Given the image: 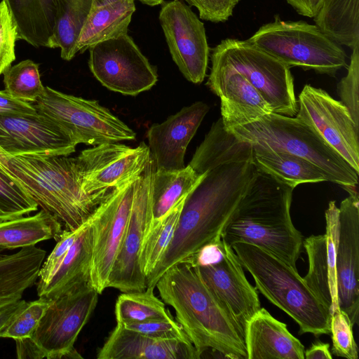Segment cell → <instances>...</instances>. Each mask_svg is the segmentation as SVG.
Instances as JSON below:
<instances>
[{
	"label": "cell",
	"instance_id": "cell-1",
	"mask_svg": "<svg viewBox=\"0 0 359 359\" xmlns=\"http://www.w3.org/2000/svg\"><path fill=\"white\" fill-rule=\"evenodd\" d=\"M256 171L252 159L224 163L205 173L186 197L173 237L147 277V287H155L162 274L175 264L194 257L205 246L222 239Z\"/></svg>",
	"mask_w": 359,
	"mask_h": 359
},
{
	"label": "cell",
	"instance_id": "cell-2",
	"mask_svg": "<svg viewBox=\"0 0 359 359\" xmlns=\"http://www.w3.org/2000/svg\"><path fill=\"white\" fill-rule=\"evenodd\" d=\"M201 358L212 349L225 358L247 359L244 332L203 280L193 259L166 270L156 287Z\"/></svg>",
	"mask_w": 359,
	"mask_h": 359
},
{
	"label": "cell",
	"instance_id": "cell-3",
	"mask_svg": "<svg viewBox=\"0 0 359 359\" xmlns=\"http://www.w3.org/2000/svg\"><path fill=\"white\" fill-rule=\"evenodd\" d=\"M293 189L257 167L222 240L230 245L238 242L257 245L297 270L304 240L290 216Z\"/></svg>",
	"mask_w": 359,
	"mask_h": 359
},
{
	"label": "cell",
	"instance_id": "cell-4",
	"mask_svg": "<svg viewBox=\"0 0 359 359\" xmlns=\"http://www.w3.org/2000/svg\"><path fill=\"white\" fill-rule=\"evenodd\" d=\"M7 171L41 209L74 231L84 224L109 194H88L82 188L76 157L16 156L8 158Z\"/></svg>",
	"mask_w": 359,
	"mask_h": 359
},
{
	"label": "cell",
	"instance_id": "cell-5",
	"mask_svg": "<svg viewBox=\"0 0 359 359\" xmlns=\"http://www.w3.org/2000/svg\"><path fill=\"white\" fill-rule=\"evenodd\" d=\"M231 246L243 267L252 276L256 289L297 323L299 334H330V311L297 270L257 245L238 242Z\"/></svg>",
	"mask_w": 359,
	"mask_h": 359
},
{
	"label": "cell",
	"instance_id": "cell-6",
	"mask_svg": "<svg viewBox=\"0 0 359 359\" xmlns=\"http://www.w3.org/2000/svg\"><path fill=\"white\" fill-rule=\"evenodd\" d=\"M239 140L300 156L318 166L327 182L357 187L358 172L313 128L297 117L276 113L228 129Z\"/></svg>",
	"mask_w": 359,
	"mask_h": 359
},
{
	"label": "cell",
	"instance_id": "cell-7",
	"mask_svg": "<svg viewBox=\"0 0 359 359\" xmlns=\"http://www.w3.org/2000/svg\"><path fill=\"white\" fill-rule=\"evenodd\" d=\"M98 295L90 285H87L53 299L33 334L15 340L17 358H82L74 344L97 306Z\"/></svg>",
	"mask_w": 359,
	"mask_h": 359
},
{
	"label": "cell",
	"instance_id": "cell-8",
	"mask_svg": "<svg viewBox=\"0 0 359 359\" xmlns=\"http://www.w3.org/2000/svg\"><path fill=\"white\" fill-rule=\"evenodd\" d=\"M247 40L290 67L334 76L346 66L341 46L306 21H285L276 17Z\"/></svg>",
	"mask_w": 359,
	"mask_h": 359
},
{
	"label": "cell",
	"instance_id": "cell-9",
	"mask_svg": "<svg viewBox=\"0 0 359 359\" xmlns=\"http://www.w3.org/2000/svg\"><path fill=\"white\" fill-rule=\"evenodd\" d=\"M211 60L241 74L270 105L272 112L294 117L298 110L290 67L248 40L226 39Z\"/></svg>",
	"mask_w": 359,
	"mask_h": 359
},
{
	"label": "cell",
	"instance_id": "cell-10",
	"mask_svg": "<svg viewBox=\"0 0 359 359\" xmlns=\"http://www.w3.org/2000/svg\"><path fill=\"white\" fill-rule=\"evenodd\" d=\"M36 111L46 115L77 145H99L133 140L135 133L97 100L65 94L46 86L33 103Z\"/></svg>",
	"mask_w": 359,
	"mask_h": 359
},
{
	"label": "cell",
	"instance_id": "cell-11",
	"mask_svg": "<svg viewBox=\"0 0 359 359\" xmlns=\"http://www.w3.org/2000/svg\"><path fill=\"white\" fill-rule=\"evenodd\" d=\"M156 168L151 155L144 171L135 181L129 219L107 287L122 292L143 291L147 288L146 276L140 264V254L153 219L151 189Z\"/></svg>",
	"mask_w": 359,
	"mask_h": 359
},
{
	"label": "cell",
	"instance_id": "cell-12",
	"mask_svg": "<svg viewBox=\"0 0 359 359\" xmlns=\"http://www.w3.org/2000/svg\"><path fill=\"white\" fill-rule=\"evenodd\" d=\"M89 68L107 88L126 95L151 89L158 81L155 68L128 34L90 47Z\"/></svg>",
	"mask_w": 359,
	"mask_h": 359
},
{
	"label": "cell",
	"instance_id": "cell-13",
	"mask_svg": "<svg viewBox=\"0 0 359 359\" xmlns=\"http://www.w3.org/2000/svg\"><path fill=\"white\" fill-rule=\"evenodd\" d=\"M135 180L113 189L90 217L93 236L91 285L99 294L108 279L129 219Z\"/></svg>",
	"mask_w": 359,
	"mask_h": 359
},
{
	"label": "cell",
	"instance_id": "cell-14",
	"mask_svg": "<svg viewBox=\"0 0 359 359\" xmlns=\"http://www.w3.org/2000/svg\"><path fill=\"white\" fill-rule=\"evenodd\" d=\"M151 156L144 142L136 147L108 142L83 150L76 157L83 189L88 194H107L137 180Z\"/></svg>",
	"mask_w": 359,
	"mask_h": 359
},
{
	"label": "cell",
	"instance_id": "cell-15",
	"mask_svg": "<svg viewBox=\"0 0 359 359\" xmlns=\"http://www.w3.org/2000/svg\"><path fill=\"white\" fill-rule=\"evenodd\" d=\"M295 117L315 129L359 172V127L340 100L306 84L299 95Z\"/></svg>",
	"mask_w": 359,
	"mask_h": 359
},
{
	"label": "cell",
	"instance_id": "cell-16",
	"mask_svg": "<svg viewBox=\"0 0 359 359\" xmlns=\"http://www.w3.org/2000/svg\"><path fill=\"white\" fill-rule=\"evenodd\" d=\"M159 20L172 58L181 73L191 83H202L210 56L203 23L180 0L163 3Z\"/></svg>",
	"mask_w": 359,
	"mask_h": 359
},
{
	"label": "cell",
	"instance_id": "cell-17",
	"mask_svg": "<svg viewBox=\"0 0 359 359\" xmlns=\"http://www.w3.org/2000/svg\"><path fill=\"white\" fill-rule=\"evenodd\" d=\"M76 144L50 118L32 114L0 116V149L8 156L70 155Z\"/></svg>",
	"mask_w": 359,
	"mask_h": 359
},
{
	"label": "cell",
	"instance_id": "cell-18",
	"mask_svg": "<svg viewBox=\"0 0 359 359\" xmlns=\"http://www.w3.org/2000/svg\"><path fill=\"white\" fill-rule=\"evenodd\" d=\"M339 208V239L336 255L338 305L352 325L359 314V199L350 191Z\"/></svg>",
	"mask_w": 359,
	"mask_h": 359
},
{
	"label": "cell",
	"instance_id": "cell-19",
	"mask_svg": "<svg viewBox=\"0 0 359 359\" xmlns=\"http://www.w3.org/2000/svg\"><path fill=\"white\" fill-rule=\"evenodd\" d=\"M223 243L224 252L219 262L197 265L205 283L244 332L248 320L261 309L260 301L232 247Z\"/></svg>",
	"mask_w": 359,
	"mask_h": 359
},
{
	"label": "cell",
	"instance_id": "cell-20",
	"mask_svg": "<svg viewBox=\"0 0 359 359\" xmlns=\"http://www.w3.org/2000/svg\"><path fill=\"white\" fill-rule=\"evenodd\" d=\"M326 232L303 241L309 260L305 283L332 314L339 309L337 297L336 255L339 239V208L329 202L325 212Z\"/></svg>",
	"mask_w": 359,
	"mask_h": 359
},
{
	"label": "cell",
	"instance_id": "cell-21",
	"mask_svg": "<svg viewBox=\"0 0 359 359\" xmlns=\"http://www.w3.org/2000/svg\"><path fill=\"white\" fill-rule=\"evenodd\" d=\"M211 63L207 86L221 100V118L226 130L272 113L268 102L241 74L215 60Z\"/></svg>",
	"mask_w": 359,
	"mask_h": 359
},
{
	"label": "cell",
	"instance_id": "cell-22",
	"mask_svg": "<svg viewBox=\"0 0 359 359\" xmlns=\"http://www.w3.org/2000/svg\"><path fill=\"white\" fill-rule=\"evenodd\" d=\"M208 111L207 104L196 102L150 127L149 148L156 169L175 170L185 167L187 148Z\"/></svg>",
	"mask_w": 359,
	"mask_h": 359
},
{
	"label": "cell",
	"instance_id": "cell-23",
	"mask_svg": "<svg viewBox=\"0 0 359 359\" xmlns=\"http://www.w3.org/2000/svg\"><path fill=\"white\" fill-rule=\"evenodd\" d=\"M97 359H198L191 341L156 339L125 328L116 323Z\"/></svg>",
	"mask_w": 359,
	"mask_h": 359
},
{
	"label": "cell",
	"instance_id": "cell-24",
	"mask_svg": "<svg viewBox=\"0 0 359 359\" xmlns=\"http://www.w3.org/2000/svg\"><path fill=\"white\" fill-rule=\"evenodd\" d=\"M247 359H304V346L287 325L261 308L244 331Z\"/></svg>",
	"mask_w": 359,
	"mask_h": 359
},
{
	"label": "cell",
	"instance_id": "cell-25",
	"mask_svg": "<svg viewBox=\"0 0 359 359\" xmlns=\"http://www.w3.org/2000/svg\"><path fill=\"white\" fill-rule=\"evenodd\" d=\"M92 254L93 236L89 218L48 282L36 287L39 297L55 299L73 290L91 285Z\"/></svg>",
	"mask_w": 359,
	"mask_h": 359
},
{
	"label": "cell",
	"instance_id": "cell-26",
	"mask_svg": "<svg viewBox=\"0 0 359 359\" xmlns=\"http://www.w3.org/2000/svg\"><path fill=\"white\" fill-rule=\"evenodd\" d=\"M18 39L39 48H55V32L61 0H4Z\"/></svg>",
	"mask_w": 359,
	"mask_h": 359
},
{
	"label": "cell",
	"instance_id": "cell-27",
	"mask_svg": "<svg viewBox=\"0 0 359 359\" xmlns=\"http://www.w3.org/2000/svg\"><path fill=\"white\" fill-rule=\"evenodd\" d=\"M135 11V0L92 5L78 37L76 53H82L96 43L128 34Z\"/></svg>",
	"mask_w": 359,
	"mask_h": 359
},
{
	"label": "cell",
	"instance_id": "cell-28",
	"mask_svg": "<svg viewBox=\"0 0 359 359\" xmlns=\"http://www.w3.org/2000/svg\"><path fill=\"white\" fill-rule=\"evenodd\" d=\"M46 250L35 245L0 255V309L22 299L38 280Z\"/></svg>",
	"mask_w": 359,
	"mask_h": 359
},
{
	"label": "cell",
	"instance_id": "cell-29",
	"mask_svg": "<svg viewBox=\"0 0 359 359\" xmlns=\"http://www.w3.org/2000/svg\"><path fill=\"white\" fill-rule=\"evenodd\" d=\"M252 159V144L239 140L226 130L220 118L212 123L189 165L201 175L224 163Z\"/></svg>",
	"mask_w": 359,
	"mask_h": 359
},
{
	"label": "cell",
	"instance_id": "cell-30",
	"mask_svg": "<svg viewBox=\"0 0 359 359\" xmlns=\"http://www.w3.org/2000/svg\"><path fill=\"white\" fill-rule=\"evenodd\" d=\"M62 226L54 215L42 209L32 216L0 220V248L21 249L51 238L57 241Z\"/></svg>",
	"mask_w": 359,
	"mask_h": 359
},
{
	"label": "cell",
	"instance_id": "cell-31",
	"mask_svg": "<svg viewBox=\"0 0 359 359\" xmlns=\"http://www.w3.org/2000/svg\"><path fill=\"white\" fill-rule=\"evenodd\" d=\"M252 146L255 165L293 189L301 184L327 181L322 170L306 159L259 145Z\"/></svg>",
	"mask_w": 359,
	"mask_h": 359
},
{
	"label": "cell",
	"instance_id": "cell-32",
	"mask_svg": "<svg viewBox=\"0 0 359 359\" xmlns=\"http://www.w3.org/2000/svg\"><path fill=\"white\" fill-rule=\"evenodd\" d=\"M315 25L332 40L353 50L359 46V0H322Z\"/></svg>",
	"mask_w": 359,
	"mask_h": 359
},
{
	"label": "cell",
	"instance_id": "cell-33",
	"mask_svg": "<svg viewBox=\"0 0 359 359\" xmlns=\"http://www.w3.org/2000/svg\"><path fill=\"white\" fill-rule=\"evenodd\" d=\"M203 175L197 174L188 165L175 170L156 168L152 180V222L168 213L200 183Z\"/></svg>",
	"mask_w": 359,
	"mask_h": 359
},
{
	"label": "cell",
	"instance_id": "cell-34",
	"mask_svg": "<svg viewBox=\"0 0 359 359\" xmlns=\"http://www.w3.org/2000/svg\"><path fill=\"white\" fill-rule=\"evenodd\" d=\"M154 290L147 287L143 291L120 294L115 305L116 323L126 325L173 318L165 303L154 294Z\"/></svg>",
	"mask_w": 359,
	"mask_h": 359
},
{
	"label": "cell",
	"instance_id": "cell-35",
	"mask_svg": "<svg viewBox=\"0 0 359 359\" xmlns=\"http://www.w3.org/2000/svg\"><path fill=\"white\" fill-rule=\"evenodd\" d=\"M185 198L160 219L151 222L140 254V266L146 278L160 261L173 237Z\"/></svg>",
	"mask_w": 359,
	"mask_h": 359
},
{
	"label": "cell",
	"instance_id": "cell-36",
	"mask_svg": "<svg viewBox=\"0 0 359 359\" xmlns=\"http://www.w3.org/2000/svg\"><path fill=\"white\" fill-rule=\"evenodd\" d=\"M93 1L61 0L55 43L56 48H60V56L65 60H71L76 55V43Z\"/></svg>",
	"mask_w": 359,
	"mask_h": 359
},
{
	"label": "cell",
	"instance_id": "cell-37",
	"mask_svg": "<svg viewBox=\"0 0 359 359\" xmlns=\"http://www.w3.org/2000/svg\"><path fill=\"white\" fill-rule=\"evenodd\" d=\"M39 68L31 60L10 66L3 74L4 90L16 99L34 103L45 90Z\"/></svg>",
	"mask_w": 359,
	"mask_h": 359
},
{
	"label": "cell",
	"instance_id": "cell-38",
	"mask_svg": "<svg viewBox=\"0 0 359 359\" xmlns=\"http://www.w3.org/2000/svg\"><path fill=\"white\" fill-rule=\"evenodd\" d=\"M37 209V204L0 164V220L28 215Z\"/></svg>",
	"mask_w": 359,
	"mask_h": 359
},
{
	"label": "cell",
	"instance_id": "cell-39",
	"mask_svg": "<svg viewBox=\"0 0 359 359\" xmlns=\"http://www.w3.org/2000/svg\"><path fill=\"white\" fill-rule=\"evenodd\" d=\"M52 301L39 297L34 301L26 302L1 332L0 338L15 340L30 337Z\"/></svg>",
	"mask_w": 359,
	"mask_h": 359
},
{
	"label": "cell",
	"instance_id": "cell-40",
	"mask_svg": "<svg viewBox=\"0 0 359 359\" xmlns=\"http://www.w3.org/2000/svg\"><path fill=\"white\" fill-rule=\"evenodd\" d=\"M353 327L348 316L340 309L331 314L332 354L347 359L358 358V348L353 336Z\"/></svg>",
	"mask_w": 359,
	"mask_h": 359
},
{
	"label": "cell",
	"instance_id": "cell-41",
	"mask_svg": "<svg viewBox=\"0 0 359 359\" xmlns=\"http://www.w3.org/2000/svg\"><path fill=\"white\" fill-rule=\"evenodd\" d=\"M359 46L352 50L346 75L337 85L340 101L359 127Z\"/></svg>",
	"mask_w": 359,
	"mask_h": 359
},
{
	"label": "cell",
	"instance_id": "cell-42",
	"mask_svg": "<svg viewBox=\"0 0 359 359\" xmlns=\"http://www.w3.org/2000/svg\"><path fill=\"white\" fill-rule=\"evenodd\" d=\"M18 32L4 0L0 1V76L15 60Z\"/></svg>",
	"mask_w": 359,
	"mask_h": 359
},
{
	"label": "cell",
	"instance_id": "cell-43",
	"mask_svg": "<svg viewBox=\"0 0 359 359\" xmlns=\"http://www.w3.org/2000/svg\"><path fill=\"white\" fill-rule=\"evenodd\" d=\"M122 325L128 330L153 338L190 341L180 325L174 318L132 323Z\"/></svg>",
	"mask_w": 359,
	"mask_h": 359
},
{
	"label": "cell",
	"instance_id": "cell-44",
	"mask_svg": "<svg viewBox=\"0 0 359 359\" xmlns=\"http://www.w3.org/2000/svg\"><path fill=\"white\" fill-rule=\"evenodd\" d=\"M86 223L74 231L62 230L53 250L46 259L43 262L39 272L37 287L42 286L48 282L75 242Z\"/></svg>",
	"mask_w": 359,
	"mask_h": 359
},
{
	"label": "cell",
	"instance_id": "cell-45",
	"mask_svg": "<svg viewBox=\"0 0 359 359\" xmlns=\"http://www.w3.org/2000/svg\"><path fill=\"white\" fill-rule=\"evenodd\" d=\"M194 6L201 19L212 22H223L232 15L241 0H184Z\"/></svg>",
	"mask_w": 359,
	"mask_h": 359
},
{
	"label": "cell",
	"instance_id": "cell-46",
	"mask_svg": "<svg viewBox=\"0 0 359 359\" xmlns=\"http://www.w3.org/2000/svg\"><path fill=\"white\" fill-rule=\"evenodd\" d=\"M36 111L33 103L16 99L5 90H0V116L32 114Z\"/></svg>",
	"mask_w": 359,
	"mask_h": 359
},
{
	"label": "cell",
	"instance_id": "cell-47",
	"mask_svg": "<svg viewBox=\"0 0 359 359\" xmlns=\"http://www.w3.org/2000/svg\"><path fill=\"white\" fill-rule=\"evenodd\" d=\"M300 15L313 18L318 13L322 0H286Z\"/></svg>",
	"mask_w": 359,
	"mask_h": 359
},
{
	"label": "cell",
	"instance_id": "cell-48",
	"mask_svg": "<svg viewBox=\"0 0 359 359\" xmlns=\"http://www.w3.org/2000/svg\"><path fill=\"white\" fill-rule=\"evenodd\" d=\"M306 359H332V354L330 349V344L320 341L313 343L311 347L304 351Z\"/></svg>",
	"mask_w": 359,
	"mask_h": 359
},
{
	"label": "cell",
	"instance_id": "cell-49",
	"mask_svg": "<svg viewBox=\"0 0 359 359\" xmlns=\"http://www.w3.org/2000/svg\"><path fill=\"white\" fill-rule=\"evenodd\" d=\"M25 303L26 301L21 299L0 309V333Z\"/></svg>",
	"mask_w": 359,
	"mask_h": 359
},
{
	"label": "cell",
	"instance_id": "cell-50",
	"mask_svg": "<svg viewBox=\"0 0 359 359\" xmlns=\"http://www.w3.org/2000/svg\"><path fill=\"white\" fill-rule=\"evenodd\" d=\"M137 1H140L141 3H142L144 4L151 6L161 4L163 1V0H137Z\"/></svg>",
	"mask_w": 359,
	"mask_h": 359
},
{
	"label": "cell",
	"instance_id": "cell-51",
	"mask_svg": "<svg viewBox=\"0 0 359 359\" xmlns=\"http://www.w3.org/2000/svg\"><path fill=\"white\" fill-rule=\"evenodd\" d=\"M8 156L0 149V164L6 169Z\"/></svg>",
	"mask_w": 359,
	"mask_h": 359
},
{
	"label": "cell",
	"instance_id": "cell-52",
	"mask_svg": "<svg viewBox=\"0 0 359 359\" xmlns=\"http://www.w3.org/2000/svg\"><path fill=\"white\" fill-rule=\"evenodd\" d=\"M116 0H93V5H101L107 3H109Z\"/></svg>",
	"mask_w": 359,
	"mask_h": 359
},
{
	"label": "cell",
	"instance_id": "cell-53",
	"mask_svg": "<svg viewBox=\"0 0 359 359\" xmlns=\"http://www.w3.org/2000/svg\"><path fill=\"white\" fill-rule=\"evenodd\" d=\"M4 250L2 249V248H0V255L2 254V252L4 251Z\"/></svg>",
	"mask_w": 359,
	"mask_h": 359
}]
</instances>
